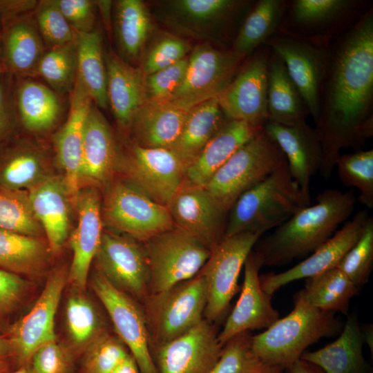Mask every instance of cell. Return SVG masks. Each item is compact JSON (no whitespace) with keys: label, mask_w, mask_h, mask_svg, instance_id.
Here are the masks:
<instances>
[{"label":"cell","mask_w":373,"mask_h":373,"mask_svg":"<svg viewBox=\"0 0 373 373\" xmlns=\"http://www.w3.org/2000/svg\"><path fill=\"white\" fill-rule=\"evenodd\" d=\"M214 324L204 318L179 337L151 350L158 373H210L222 345Z\"/></svg>","instance_id":"16"},{"label":"cell","mask_w":373,"mask_h":373,"mask_svg":"<svg viewBox=\"0 0 373 373\" xmlns=\"http://www.w3.org/2000/svg\"><path fill=\"white\" fill-rule=\"evenodd\" d=\"M336 267L357 287L366 284L373 268V218L370 216L356 242Z\"/></svg>","instance_id":"47"},{"label":"cell","mask_w":373,"mask_h":373,"mask_svg":"<svg viewBox=\"0 0 373 373\" xmlns=\"http://www.w3.org/2000/svg\"><path fill=\"white\" fill-rule=\"evenodd\" d=\"M268 122L292 126L305 122L308 107L287 68L273 51L268 60Z\"/></svg>","instance_id":"32"},{"label":"cell","mask_w":373,"mask_h":373,"mask_svg":"<svg viewBox=\"0 0 373 373\" xmlns=\"http://www.w3.org/2000/svg\"><path fill=\"white\" fill-rule=\"evenodd\" d=\"M75 209L77 223L70 238L73 258L68 280L76 290L84 292L104 231L100 190L93 186L82 187Z\"/></svg>","instance_id":"22"},{"label":"cell","mask_w":373,"mask_h":373,"mask_svg":"<svg viewBox=\"0 0 373 373\" xmlns=\"http://www.w3.org/2000/svg\"><path fill=\"white\" fill-rule=\"evenodd\" d=\"M111 373H141L139 367L129 354Z\"/></svg>","instance_id":"58"},{"label":"cell","mask_w":373,"mask_h":373,"mask_svg":"<svg viewBox=\"0 0 373 373\" xmlns=\"http://www.w3.org/2000/svg\"><path fill=\"white\" fill-rule=\"evenodd\" d=\"M17 113L29 132L41 133L53 128L61 115L59 99L51 88L30 79L15 82Z\"/></svg>","instance_id":"34"},{"label":"cell","mask_w":373,"mask_h":373,"mask_svg":"<svg viewBox=\"0 0 373 373\" xmlns=\"http://www.w3.org/2000/svg\"><path fill=\"white\" fill-rule=\"evenodd\" d=\"M122 155L111 126L92 105L84 126L80 189L93 186L103 190L116 177Z\"/></svg>","instance_id":"23"},{"label":"cell","mask_w":373,"mask_h":373,"mask_svg":"<svg viewBox=\"0 0 373 373\" xmlns=\"http://www.w3.org/2000/svg\"><path fill=\"white\" fill-rule=\"evenodd\" d=\"M251 338L250 332H245L228 341L210 373H283V369L266 363L255 353Z\"/></svg>","instance_id":"41"},{"label":"cell","mask_w":373,"mask_h":373,"mask_svg":"<svg viewBox=\"0 0 373 373\" xmlns=\"http://www.w3.org/2000/svg\"><path fill=\"white\" fill-rule=\"evenodd\" d=\"M93 289L113 325L117 337L135 360L141 373H158L151 356L148 328L142 307L112 285L99 271Z\"/></svg>","instance_id":"13"},{"label":"cell","mask_w":373,"mask_h":373,"mask_svg":"<svg viewBox=\"0 0 373 373\" xmlns=\"http://www.w3.org/2000/svg\"><path fill=\"white\" fill-rule=\"evenodd\" d=\"M113 14L115 36L120 57L130 64L140 61L153 30L146 5L141 0L116 1Z\"/></svg>","instance_id":"35"},{"label":"cell","mask_w":373,"mask_h":373,"mask_svg":"<svg viewBox=\"0 0 373 373\" xmlns=\"http://www.w3.org/2000/svg\"><path fill=\"white\" fill-rule=\"evenodd\" d=\"M50 253L41 238L0 229V269L15 274H36Z\"/></svg>","instance_id":"39"},{"label":"cell","mask_w":373,"mask_h":373,"mask_svg":"<svg viewBox=\"0 0 373 373\" xmlns=\"http://www.w3.org/2000/svg\"><path fill=\"white\" fill-rule=\"evenodd\" d=\"M142 243L149 267V294L193 278L211 254L203 244L175 227Z\"/></svg>","instance_id":"8"},{"label":"cell","mask_w":373,"mask_h":373,"mask_svg":"<svg viewBox=\"0 0 373 373\" xmlns=\"http://www.w3.org/2000/svg\"><path fill=\"white\" fill-rule=\"evenodd\" d=\"M12 355V347L9 338L0 336V363Z\"/></svg>","instance_id":"60"},{"label":"cell","mask_w":373,"mask_h":373,"mask_svg":"<svg viewBox=\"0 0 373 373\" xmlns=\"http://www.w3.org/2000/svg\"><path fill=\"white\" fill-rule=\"evenodd\" d=\"M38 1L0 0L1 25L12 19L34 12Z\"/></svg>","instance_id":"56"},{"label":"cell","mask_w":373,"mask_h":373,"mask_svg":"<svg viewBox=\"0 0 373 373\" xmlns=\"http://www.w3.org/2000/svg\"><path fill=\"white\" fill-rule=\"evenodd\" d=\"M36 72L55 91L60 93H70L77 74L75 40L44 52Z\"/></svg>","instance_id":"43"},{"label":"cell","mask_w":373,"mask_h":373,"mask_svg":"<svg viewBox=\"0 0 373 373\" xmlns=\"http://www.w3.org/2000/svg\"><path fill=\"white\" fill-rule=\"evenodd\" d=\"M294 309L269 327L251 338L255 353L266 363L284 371L305 350L322 338L339 335L344 323L335 312L310 305L301 290L294 296Z\"/></svg>","instance_id":"3"},{"label":"cell","mask_w":373,"mask_h":373,"mask_svg":"<svg viewBox=\"0 0 373 373\" xmlns=\"http://www.w3.org/2000/svg\"><path fill=\"white\" fill-rule=\"evenodd\" d=\"M268 48L258 51L243 62L238 73L218 100L231 120L245 121L264 127L268 122Z\"/></svg>","instance_id":"14"},{"label":"cell","mask_w":373,"mask_h":373,"mask_svg":"<svg viewBox=\"0 0 373 373\" xmlns=\"http://www.w3.org/2000/svg\"><path fill=\"white\" fill-rule=\"evenodd\" d=\"M55 1L75 32H90L95 30V1L90 0H55Z\"/></svg>","instance_id":"53"},{"label":"cell","mask_w":373,"mask_h":373,"mask_svg":"<svg viewBox=\"0 0 373 373\" xmlns=\"http://www.w3.org/2000/svg\"><path fill=\"white\" fill-rule=\"evenodd\" d=\"M245 59L231 49L220 50L208 42L196 45L189 55L182 82L167 99H180L195 106L218 97Z\"/></svg>","instance_id":"11"},{"label":"cell","mask_w":373,"mask_h":373,"mask_svg":"<svg viewBox=\"0 0 373 373\" xmlns=\"http://www.w3.org/2000/svg\"><path fill=\"white\" fill-rule=\"evenodd\" d=\"M352 190L326 189L316 202L300 209L275 230L256 243L254 251L262 266L279 267L313 253L331 238L354 210ZM260 239V238H259Z\"/></svg>","instance_id":"2"},{"label":"cell","mask_w":373,"mask_h":373,"mask_svg":"<svg viewBox=\"0 0 373 373\" xmlns=\"http://www.w3.org/2000/svg\"><path fill=\"white\" fill-rule=\"evenodd\" d=\"M262 234L242 232L224 237L211 251L199 272L205 281L204 318L213 323L222 320L233 297L238 292L240 271Z\"/></svg>","instance_id":"9"},{"label":"cell","mask_w":373,"mask_h":373,"mask_svg":"<svg viewBox=\"0 0 373 373\" xmlns=\"http://www.w3.org/2000/svg\"><path fill=\"white\" fill-rule=\"evenodd\" d=\"M6 71L3 63V52H2V45H1V30H0V73Z\"/></svg>","instance_id":"62"},{"label":"cell","mask_w":373,"mask_h":373,"mask_svg":"<svg viewBox=\"0 0 373 373\" xmlns=\"http://www.w3.org/2000/svg\"><path fill=\"white\" fill-rule=\"evenodd\" d=\"M370 373H372V372H370Z\"/></svg>","instance_id":"64"},{"label":"cell","mask_w":373,"mask_h":373,"mask_svg":"<svg viewBox=\"0 0 373 373\" xmlns=\"http://www.w3.org/2000/svg\"><path fill=\"white\" fill-rule=\"evenodd\" d=\"M127 236L103 231L95 260L112 285L142 302L149 294L150 273L144 245Z\"/></svg>","instance_id":"12"},{"label":"cell","mask_w":373,"mask_h":373,"mask_svg":"<svg viewBox=\"0 0 373 373\" xmlns=\"http://www.w3.org/2000/svg\"><path fill=\"white\" fill-rule=\"evenodd\" d=\"M10 373H35V372H34L31 366L30 367L28 365H23L20 368H19L18 370H17L16 371H14Z\"/></svg>","instance_id":"61"},{"label":"cell","mask_w":373,"mask_h":373,"mask_svg":"<svg viewBox=\"0 0 373 373\" xmlns=\"http://www.w3.org/2000/svg\"><path fill=\"white\" fill-rule=\"evenodd\" d=\"M188 57L145 76L146 103L166 100L174 93L184 78Z\"/></svg>","instance_id":"51"},{"label":"cell","mask_w":373,"mask_h":373,"mask_svg":"<svg viewBox=\"0 0 373 373\" xmlns=\"http://www.w3.org/2000/svg\"><path fill=\"white\" fill-rule=\"evenodd\" d=\"M264 129L284 153L290 174L296 182L303 207L311 205L310 182L323 160L321 140L315 128L306 121L292 126L267 122Z\"/></svg>","instance_id":"21"},{"label":"cell","mask_w":373,"mask_h":373,"mask_svg":"<svg viewBox=\"0 0 373 373\" xmlns=\"http://www.w3.org/2000/svg\"><path fill=\"white\" fill-rule=\"evenodd\" d=\"M193 107L180 99L145 104L131 124L133 142L146 148L171 149Z\"/></svg>","instance_id":"27"},{"label":"cell","mask_w":373,"mask_h":373,"mask_svg":"<svg viewBox=\"0 0 373 373\" xmlns=\"http://www.w3.org/2000/svg\"><path fill=\"white\" fill-rule=\"evenodd\" d=\"M266 43L283 61L316 124L319 116L321 90L328 50L288 33L274 35Z\"/></svg>","instance_id":"15"},{"label":"cell","mask_w":373,"mask_h":373,"mask_svg":"<svg viewBox=\"0 0 373 373\" xmlns=\"http://www.w3.org/2000/svg\"><path fill=\"white\" fill-rule=\"evenodd\" d=\"M92 105L90 97L76 78L70 92L68 117L54 137L56 159L63 171L62 176L74 208L80 189L79 174L85 122Z\"/></svg>","instance_id":"24"},{"label":"cell","mask_w":373,"mask_h":373,"mask_svg":"<svg viewBox=\"0 0 373 373\" xmlns=\"http://www.w3.org/2000/svg\"><path fill=\"white\" fill-rule=\"evenodd\" d=\"M249 4L237 0H172L165 2L164 10L171 26L209 37L227 28Z\"/></svg>","instance_id":"25"},{"label":"cell","mask_w":373,"mask_h":373,"mask_svg":"<svg viewBox=\"0 0 373 373\" xmlns=\"http://www.w3.org/2000/svg\"><path fill=\"white\" fill-rule=\"evenodd\" d=\"M27 289L28 284L21 277L0 269V316L16 307Z\"/></svg>","instance_id":"55"},{"label":"cell","mask_w":373,"mask_h":373,"mask_svg":"<svg viewBox=\"0 0 373 373\" xmlns=\"http://www.w3.org/2000/svg\"><path fill=\"white\" fill-rule=\"evenodd\" d=\"M8 71L0 73V144L14 130L16 122L15 80Z\"/></svg>","instance_id":"54"},{"label":"cell","mask_w":373,"mask_h":373,"mask_svg":"<svg viewBox=\"0 0 373 373\" xmlns=\"http://www.w3.org/2000/svg\"><path fill=\"white\" fill-rule=\"evenodd\" d=\"M76 78L96 106L106 108L107 74L100 32H76Z\"/></svg>","instance_id":"37"},{"label":"cell","mask_w":373,"mask_h":373,"mask_svg":"<svg viewBox=\"0 0 373 373\" xmlns=\"http://www.w3.org/2000/svg\"><path fill=\"white\" fill-rule=\"evenodd\" d=\"M1 26L6 70L13 75L36 73L44 50L43 39L35 20L29 14L8 21Z\"/></svg>","instance_id":"30"},{"label":"cell","mask_w":373,"mask_h":373,"mask_svg":"<svg viewBox=\"0 0 373 373\" xmlns=\"http://www.w3.org/2000/svg\"><path fill=\"white\" fill-rule=\"evenodd\" d=\"M0 229L37 238L44 234L28 191L0 190Z\"/></svg>","instance_id":"42"},{"label":"cell","mask_w":373,"mask_h":373,"mask_svg":"<svg viewBox=\"0 0 373 373\" xmlns=\"http://www.w3.org/2000/svg\"><path fill=\"white\" fill-rule=\"evenodd\" d=\"M361 327L355 315L348 317L338 337L325 347L304 352L300 358L325 373H370L362 351Z\"/></svg>","instance_id":"31"},{"label":"cell","mask_w":373,"mask_h":373,"mask_svg":"<svg viewBox=\"0 0 373 373\" xmlns=\"http://www.w3.org/2000/svg\"><path fill=\"white\" fill-rule=\"evenodd\" d=\"M373 15L365 14L328 51L316 124L321 176L328 180L343 149L358 151L373 134Z\"/></svg>","instance_id":"1"},{"label":"cell","mask_w":373,"mask_h":373,"mask_svg":"<svg viewBox=\"0 0 373 373\" xmlns=\"http://www.w3.org/2000/svg\"><path fill=\"white\" fill-rule=\"evenodd\" d=\"M304 208L287 161L264 180L243 193L229 211L224 237L242 232L263 234Z\"/></svg>","instance_id":"4"},{"label":"cell","mask_w":373,"mask_h":373,"mask_svg":"<svg viewBox=\"0 0 373 373\" xmlns=\"http://www.w3.org/2000/svg\"><path fill=\"white\" fill-rule=\"evenodd\" d=\"M102 191V221L110 229L144 242L175 227L167 206L126 180L115 177Z\"/></svg>","instance_id":"7"},{"label":"cell","mask_w":373,"mask_h":373,"mask_svg":"<svg viewBox=\"0 0 373 373\" xmlns=\"http://www.w3.org/2000/svg\"><path fill=\"white\" fill-rule=\"evenodd\" d=\"M31 358L35 373H68V354L56 340L42 345Z\"/></svg>","instance_id":"52"},{"label":"cell","mask_w":373,"mask_h":373,"mask_svg":"<svg viewBox=\"0 0 373 373\" xmlns=\"http://www.w3.org/2000/svg\"><path fill=\"white\" fill-rule=\"evenodd\" d=\"M67 280L64 269L55 270L30 311L12 327L8 338L12 355L20 361H28L39 347L56 340L55 318Z\"/></svg>","instance_id":"18"},{"label":"cell","mask_w":373,"mask_h":373,"mask_svg":"<svg viewBox=\"0 0 373 373\" xmlns=\"http://www.w3.org/2000/svg\"><path fill=\"white\" fill-rule=\"evenodd\" d=\"M191 50L192 47L186 40L163 33L145 49L138 67L146 76L186 58Z\"/></svg>","instance_id":"48"},{"label":"cell","mask_w":373,"mask_h":373,"mask_svg":"<svg viewBox=\"0 0 373 373\" xmlns=\"http://www.w3.org/2000/svg\"><path fill=\"white\" fill-rule=\"evenodd\" d=\"M51 254H58L68 236L70 208H74L62 175L50 174L28 191Z\"/></svg>","instance_id":"26"},{"label":"cell","mask_w":373,"mask_h":373,"mask_svg":"<svg viewBox=\"0 0 373 373\" xmlns=\"http://www.w3.org/2000/svg\"><path fill=\"white\" fill-rule=\"evenodd\" d=\"M335 167L341 182L359 191L358 202L373 208V150L356 151L340 155Z\"/></svg>","instance_id":"44"},{"label":"cell","mask_w":373,"mask_h":373,"mask_svg":"<svg viewBox=\"0 0 373 373\" xmlns=\"http://www.w3.org/2000/svg\"><path fill=\"white\" fill-rule=\"evenodd\" d=\"M34 13L39 34L50 48L75 40V31L64 17L55 0L39 1Z\"/></svg>","instance_id":"50"},{"label":"cell","mask_w":373,"mask_h":373,"mask_svg":"<svg viewBox=\"0 0 373 373\" xmlns=\"http://www.w3.org/2000/svg\"><path fill=\"white\" fill-rule=\"evenodd\" d=\"M285 373H325L316 365L303 360L296 361L289 368L285 370Z\"/></svg>","instance_id":"57"},{"label":"cell","mask_w":373,"mask_h":373,"mask_svg":"<svg viewBox=\"0 0 373 373\" xmlns=\"http://www.w3.org/2000/svg\"><path fill=\"white\" fill-rule=\"evenodd\" d=\"M78 291L66 303V322L73 344L79 347L88 346L105 332L102 330L99 316L91 301Z\"/></svg>","instance_id":"45"},{"label":"cell","mask_w":373,"mask_h":373,"mask_svg":"<svg viewBox=\"0 0 373 373\" xmlns=\"http://www.w3.org/2000/svg\"><path fill=\"white\" fill-rule=\"evenodd\" d=\"M361 336L363 343H366L369 347L371 354H373V326L371 324L364 325L361 327Z\"/></svg>","instance_id":"59"},{"label":"cell","mask_w":373,"mask_h":373,"mask_svg":"<svg viewBox=\"0 0 373 373\" xmlns=\"http://www.w3.org/2000/svg\"><path fill=\"white\" fill-rule=\"evenodd\" d=\"M370 216L365 210L358 211L311 255L293 267L280 273L259 276L262 289L273 295L283 286L308 278L336 267L342 258L360 238Z\"/></svg>","instance_id":"19"},{"label":"cell","mask_w":373,"mask_h":373,"mask_svg":"<svg viewBox=\"0 0 373 373\" xmlns=\"http://www.w3.org/2000/svg\"><path fill=\"white\" fill-rule=\"evenodd\" d=\"M38 146L20 142L0 151V190L29 191L50 173Z\"/></svg>","instance_id":"33"},{"label":"cell","mask_w":373,"mask_h":373,"mask_svg":"<svg viewBox=\"0 0 373 373\" xmlns=\"http://www.w3.org/2000/svg\"><path fill=\"white\" fill-rule=\"evenodd\" d=\"M185 168L169 149L146 148L132 142L122 151L116 177L149 198L168 206L184 182Z\"/></svg>","instance_id":"10"},{"label":"cell","mask_w":373,"mask_h":373,"mask_svg":"<svg viewBox=\"0 0 373 373\" xmlns=\"http://www.w3.org/2000/svg\"><path fill=\"white\" fill-rule=\"evenodd\" d=\"M283 0H260L256 3L241 26L231 50L247 58L275 34L287 11Z\"/></svg>","instance_id":"38"},{"label":"cell","mask_w":373,"mask_h":373,"mask_svg":"<svg viewBox=\"0 0 373 373\" xmlns=\"http://www.w3.org/2000/svg\"><path fill=\"white\" fill-rule=\"evenodd\" d=\"M228 120L218 97L206 100L189 111L182 132L171 149L185 169L196 160L209 140Z\"/></svg>","instance_id":"36"},{"label":"cell","mask_w":373,"mask_h":373,"mask_svg":"<svg viewBox=\"0 0 373 373\" xmlns=\"http://www.w3.org/2000/svg\"><path fill=\"white\" fill-rule=\"evenodd\" d=\"M285 162L284 153L263 128L219 169L204 188L229 211L243 193L264 180Z\"/></svg>","instance_id":"6"},{"label":"cell","mask_w":373,"mask_h":373,"mask_svg":"<svg viewBox=\"0 0 373 373\" xmlns=\"http://www.w3.org/2000/svg\"><path fill=\"white\" fill-rule=\"evenodd\" d=\"M129 354L118 337L104 332L87 347L83 373H111Z\"/></svg>","instance_id":"49"},{"label":"cell","mask_w":373,"mask_h":373,"mask_svg":"<svg viewBox=\"0 0 373 373\" xmlns=\"http://www.w3.org/2000/svg\"><path fill=\"white\" fill-rule=\"evenodd\" d=\"M142 303L151 351L184 334L204 318V279L198 273L166 290L149 294Z\"/></svg>","instance_id":"5"},{"label":"cell","mask_w":373,"mask_h":373,"mask_svg":"<svg viewBox=\"0 0 373 373\" xmlns=\"http://www.w3.org/2000/svg\"><path fill=\"white\" fill-rule=\"evenodd\" d=\"M263 128L245 121L229 119L186 168L184 182L204 187L219 169Z\"/></svg>","instance_id":"29"},{"label":"cell","mask_w":373,"mask_h":373,"mask_svg":"<svg viewBox=\"0 0 373 373\" xmlns=\"http://www.w3.org/2000/svg\"><path fill=\"white\" fill-rule=\"evenodd\" d=\"M358 289L340 269L334 267L307 278L301 291L312 306L347 315L350 300Z\"/></svg>","instance_id":"40"},{"label":"cell","mask_w":373,"mask_h":373,"mask_svg":"<svg viewBox=\"0 0 373 373\" xmlns=\"http://www.w3.org/2000/svg\"><path fill=\"white\" fill-rule=\"evenodd\" d=\"M262 267L260 258L252 250L244 264L240 297L218 335L222 346L242 332L266 329L279 318L278 312L272 305V296L261 287L259 271Z\"/></svg>","instance_id":"20"},{"label":"cell","mask_w":373,"mask_h":373,"mask_svg":"<svg viewBox=\"0 0 373 373\" xmlns=\"http://www.w3.org/2000/svg\"><path fill=\"white\" fill-rule=\"evenodd\" d=\"M107 97L113 114L123 131H130L138 111L146 103L145 75L114 52L105 57Z\"/></svg>","instance_id":"28"},{"label":"cell","mask_w":373,"mask_h":373,"mask_svg":"<svg viewBox=\"0 0 373 373\" xmlns=\"http://www.w3.org/2000/svg\"><path fill=\"white\" fill-rule=\"evenodd\" d=\"M3 367L1 366V363H0V373H3Z\"/></svg>","instance_id":"63"},{"label":"cell","mask_w":373,"mask_h":373,"mask_svg":"<svg viewBox=\"0 0 373 373\" xmlns=\"http://www.w3.org/2000/svg\"><path fill=\"white\" fill-rule=\"evenodd\" d=\"M167 207L175 227L211 251L223 239L229 211L204 187L184 182Z\"/></svg>","instance_id":"17"},{"label":"cell","mask_w":373,"mask_h":373,"mask_svg":"<svg viewBox=\"0 0 373 373\" xmlns=\"http://www.w3.org/2000/svg\"><path fill=\"white\" fill-rule=\"evenodd\" d=\"M356 2L352 0H296L291 3L289 17L299 28H324L348 14Z\"/></svg>","instance_id":"46"}]
</instances>
